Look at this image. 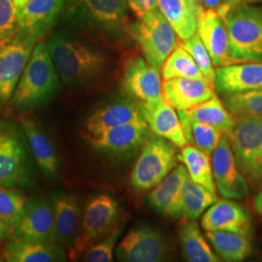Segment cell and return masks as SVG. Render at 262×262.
Here are the masks:
<instances>
[{
	"mask_svg": "<svg viewBox=\"0 0 262 262\" xmlns=\"http://www.w3.org/2000/svg\"><path fill=\"white\" fill-rule=\"evenodd\" d=\"M0 256L7 262L66 261V253L58 243L10 239L3 245Z\"/></svg>",
	"mask_w": 262,
	"mask_h": 262,
	"instance_id": "obj_25",
	"label": "cell"
},
{
	"mask_svg": "<svg viewBox=\"0 0 262 262\" xmlns=\"http://www.w3.org/2000/svg\"><path fill=\"white\" fill-rule=\"evenodd\" d=\"M77 1H79V0H66V3L68 6H71V5H73L74 3H76Z\"/></svg>",
	"mask_w": 262,
	"mask_h": 262,
	"instance_id": "obj_46",
	"label": "cell"
},
{
	"mask_svg": "<svg viewBox=\"0 0 262 262\" xmlns=\"http://www.w3.org/2000/svg\"><path fill=\"white\" fill-rule=\"evenodd\" d=\"M66 0H28L17 9L18 29L37 38L44 36L56 25Z\"/></svg>",
	"mask_w": 262,
	"mask_h": 262,
	"instance_id": "obj_19",
	"label": "cell"
},
{
	"mask_svg": "<svg viewBox=\"0 0 262 262\" xmlns=\"http://www.w3.org/2000/svg\"><path fill=\"white\" fill-rule=\"evenodd\" d=\"M17 30V8L13 0H0V42L12 37Z\"/></svg>",
	"mask_w": 262,
	"mask_h": 262,
	"instance_id": "obj_39",
	"label": "cell"
},
{
	"mask_svg": "<svg viewBox=\"0 0 262 262\" xmlns=\"http://www.w3.org/2000/svg\"><path fill=\"white\" fill-rule=\"evenodd\" d=\"M187 144L204 151L208 156L213 155L223 136V132L205 122L192 121L178 111Z\"/></svg>",
	"mask_w": 262,
	"mask_h": 262,
	"instance_id": "obj_32",
	"label": "cell"
},
{
	"mask_svg": "<svg viewBox=\"0 0 262 262\" xmlns=\"http://www.w3.org/2000/svg\"><path fill=\"white\" fill-rule=\"evenodd\" d=\"M225 103L227 110L234 116L262 115V88L226 94Z\"/></svg>",
	"mask_w": 262,
	"mask_h": 262,
	"instance_id": "obj_36",
	"label": "cell"
},
{
	"mask_svg": "<svg viewBox=\"0 0 262 262\" xmlns=\"http://www.w3.org/2000/svg\"><path fill=\"white\" fill-rule=\"evenodd\" d=\"M187 176L186 166L180 164L173 169L150 192V207L171 219L183 217V188Z\"/></svg>",
	"mask_w": 262,
	"mask_h": 262,
	"instance_id": "obj_20",
	"label": "cell"
},
{
	"mask_svg": "<svg viewBox=\"0 0 262 262\" xmlns=\"http://www.w3.org/2000/svg\"><path fill=\"white\" fill-rule=\"evenodd\" d=\"M236 163L250 184H262V115L236 116L228 135Z\"/></svg>",
	"mask_w": 262,
	"mask_h": 262,
	"instance_id": "obj_5",
	"label": "cell"
},
{
	"mask_svg": "<svg viewBox=\"0 0 262 262\" xmlns=\"http://www.w3.org/2000/svg\"><path fill=\"white\" fill-rule=\"evenodd\" d=\"M215 90L222 94L244 93L262 88V62L222 66L215 71Z\"/></svg>",
	"mask_w": 262,
	"mask_h": 262,
	"instance_id": "obj_24",
	"label": "cell"
},
{
	"mask_svg": "<svg viewBox=\"0 0 262 262\" xmlns=\"http://www.w3.org/2000/svg\"><path fill=\"white\" fill-rule=\"evenodd\" d=\"M54 207L58 243L69 251L74 246L80 232L83 211L77 196L63 191H55L51 195Z\"/></svg>",
	"mask_w": 262,
	"mask_h": 262,
	"instance_id": "obj_22",
	"label": "cell"
},
{
	"mask_svg": "<svg viewBox=\"0 0 262 262\" xmlns=\"http://www.w3.org/2000/svg\"><path fill=\"white\" fill-rule=\"evenodd\" d=\"M257 1H261V0H227L226 4L229 5L230 7H233L239 4H248L252 2H257Z\"/></svg>",
	"mask_w": 262,
	"mask_h": 262,
	"instance_id": "obj_44",
	"label": "cell"
},
{
	"mask_svg": "<svg viewBox=\"0 0 262 262\" xmlns=\"http://www.w3.org/2000/svg\"><path fill=\"white\" fill-rule=\"evenodd\" d=\"M28 1V0H13V2H14V4H15L17 9H20Z\"/></svg>",
	"mask_w": 262,
	"mask_h": 262,
	"instance_id": "obj_45",
	"label": "cell"
},
{
	"mask_svg": "<svg viewBox=\"0 0 262 262\" xmlns=\"http://www.w3.org/2000/svg\"><path fill=\"white\" fill-rule=\"evenodd\" d=\"M188 119L214 125L225 135H229L234 126L235 117L227 110L217 96L214 95L204 102L186 110H180Z\"/></svg>",
	"mask_w": 262,
	"mask_h": 262,
	"instance_id": "obj_28",
	"label": "cell"
},
{
	"mask_svg": "<svg viewBox=\"0 0 262 262\" xmlns=\"http://www.w3.org/2000/svg\"><path fill=\"white\" fill-rule=\"evenodd\" d=\"M168 247L158 229L142 226L132 229L116 249V256L123 262H159L166 259Z\"/></svg>",
	"mask_w": 262,
	"mask_h": 262,
	"instance_id": "obj_13",
	"label": "cell"
},
{
	"mask_svg": "<svg viewBox=\"0 0 262 262\" xmlns=\"http://www.w3.org/2000/svg\"><path fill=\"white\" fill-rule=\"evenodd\" d=\"M202 5H204L207 9H213L216 11L220 7L226 4L227 0H201Z\"/></svg>",
	"mask_w": 262,
	"mask_h": 262,
	"instance_id": "obj_42",
	"label": "cell"
},
{
	"mask_svg": "<svg viewBox=\"0 0 262 262\" xmlns=\"http://www.w3.org/2000/svg\"><path fill=\"white\" fill-rule=\"evenodd\" d=\"M213 176L220 194L228 199H244L249 195V185L238 167L229 138L223 134L213 152Z\"/></svg>",
	"mask_w": 262,
	"mask_h": 262,
	"instance_id": "obj_14",
	"label": "cell"
},
{
	"mask_svg": "<svg viewBox=\"0 0 262 262\" xmlns=\"http://www.w3.org/2000/svg\"><path fill=\"white\" fill-rule=\"evenodd\" d=\"M176 34L159 8L138 18L133 27V35L145 59L158 69L162 67L166 58L177 48Z\"/></svg>",
	"mask_w": 262,
	"mask_h": 262,
	"instance_id": "obj_7",
	"label": "cell"
},
{
	"mask_svg": "<svg viewBox=\"0 0 262 262\" xmlns=\"http://www.w3.org/2000/svg\"><path fill=\"white\" fill-rule=\"evenodd\" d=\"M122 84L124 93L139 103L155 104L164 100L159 69L143 57L132 58L126 63Z\"/></svg>",
	"mask_w": 262,
	"mask_h": 262,
	"instance_id": "obj_15",
	"label": "cell"
},
{
	"mask_svg": "<svg viewBox=\"0 0 262 262\" xmlns=\"http://www.w3.org/2000/svg\"><path fill=\"white\" fill-rule=\"evenodd\" d=\"M119 204L113 197L100 194L92 198L83 213L80 232L69 257L77 259L93 245L108 234L118 224Z\"/></svg>",
	"mask_w": 262,
	"mask_h": 262,
	"instance_id": "obj_8",
	"label": "cell"
},
{
	"mask_svg": "<svg viewBox=\"0 0 262 262\" xmlns=\"http://www.w3.org/2000/svg\"><path fill=\"white\" fill-rule=\"evenodd\" d=\"M216 201L215 193L187 176L183 188V217L196 220Z\"/></svg>",
	"mask_w": 262,
	"mask_h": 262,
	"instance_id": "obj_33",
	"label": "cell"
},
{
	"mask_svg": "<svg viewBox=\"0 0 262 262\" xmlns=\"http://www.w3.org/2000/svg\"><path fill=\"white\" fill-rule=\"evenodd\" d=\"M38 38L18 29L0 42V107L9 103Z\"/></svg>",
	"mask_w": 262,
	"mask_h": 262,
	"instance_id": "obj_9",
	"label": "cell"
},
{
	"mask_svg": "<svg viewBox=\"0 0 262 262\" xmlns=\"http://www.w3.org/2000/svg\"><path fill=\"white\" fill-rule=\"evenodd\" d=\"M180 241L185 258L190 262H217L220 257L211 249L195 220L184 221L180 226Z\"/></svg>",
	"mask_w": 262,
	"mask_h": 262,
	"instance_id": "obj_29",
	"label": "cell"
},
{
	"mask_svg": "<svg viewBox=\"0 0 262 262\" xmlns=\"http://www.w3.org/2000/svg\"><path fill=\"white\" fill-rule=\"evenodd\" d=\"M127 2L137 18H141L151 11L158 9L157 0H127Z\"/></svg>",
	"mask_w": 262,
	"mask_h": 262,
	"instance_id": "obj_40",
	"label": "cell"
},
{
	"mask_svg": "<svg viewBox=\"0 0 262 262\" xmlns=\"http://www.w3.org/2000/svg\"><path fill=\"white\" fill-rule=\"evenodd\" d=\"M11 239L58 243L51 198L37 195L28 200L26 211L14 228Z\"/></svg>",
	"mask_w": 262,
	"mask_h": 262,
	"instance_id": "obj_11",
	"label": "cell"
},
{
	"mask_svg": "<svg viewBox=\"0 0 262 262\" xmlns=\"http://www.w3.org/2000/svg\"><path fill=\"white\" fill-rule=\"evenodd\" d=\"M142 119L139 103L131 97L118 98L97 108L88 118L85 134H94Z\"/></svg>",
	"mask_w": 262,
	"mask_h": 262,
	"instance_id": "obj_23",
	"label": "cell"
},
{
	"mask_svg": "<svg viewBox=\"0 0 262 262\" xmlns=\"http://www.w3.org/2000/svg\"><path fill=\"white\" fill-rule=\"evenodd\" d=\"M150 127L142 119L109 129L86 134L85 138L95 150L115 157L129 156L150 136Z\"/></svg>",
	"mask_w": 262,
	"mask_h": 262,
	"instance_id": "obj_12",
	"label": "cell"
},
{
	"mask_svg": "<svg viewBox=\"0 0 262 262\" xmlns=\"http://www.w3.org/2000/svg\"><path fill=\"white\" fill-rule=\"evenodd\" d=\"M60 89V78L43 43L36 44L10 99L13 110L26 111L48 103Z\"/></svg>",
	"mask_w": 262,
	"mask_h": 262,
	"instance_id": "obj_2",
	"label": "cell"
},
{
	"mask_svg": "<svg viewBox=\"0 0 262 262\" xmlns=\"http://www.w3.org/2000/svg\"><path fill=\"white\" fill-rule=\"evenodd\" d=\"M231 53L239 61L262 62V7L239 4L223 18Z\"/></svg>",
	"mask_w": 262,
	"mask_h": 262,
	"instance_id": "obj_4",
	"label": "cell"
},
{
	"mask_svg": "<svg viewBox=\"0 0 262 262\" xmlns=\"http://www.w3.org/2000/svg\"><path fill=\"white\" fill-rule=\"evenodd\" d=\"M127 4V0H79L68 6L66 16L78 28L115 32L125 21Z\"/></svg>",
	"mask_w": 262,
	"mask_h": 262,
	"instance_id": "obj_10",
	"label": "cell"
},
{
	"mask_svg": "<svg viewBox=\"0 0 262 262\" xmlns=\"http://www.w3.org/2000/svg\"><path fill=\"white\" fill-rule=\"evenodd\" d=\"M122 234V227L116 225L112 230L93 244L84 253L83 260L88 262H110L113 260L115 247Z\"/></svg>",
	"mask_w": 262,
	"mask_h": 262,
	"instance_id": "obj_38",
	"label": "cell"
},
{
	"mask_svg": "<svg viewBox=\"0 0 262 262\" xmlns=\"http://www.w3.org/2000/svg\"><path fill=\"white\" fill-rule=\"evenodd\" d=\"M197 30L214 66L222 67L241 62L232 56L225 20L216 11L204 10L198 19Z\"/></svg>",
	"mask_w": 262,
	"mask_h": 262,
	"instance_id": "obj_16",
	"label": "cell"
},
{
	"mask_svg": "<svg viewBox=\"0 0 262 262\" xmlns=\"http://www.w3.org/2000/svg\"><path fill=\"white\" fill-rule=\"evenodd\" d=\"M13 227L0 215V242L11 239Z\"/></svg>",
	"mask_w": 262,
	"mask_h": 262,
	"instance_id": "obj_41",
	"label": "cell"
},
{
	"mask_svg": "<svg viewBox=\"0 0 262 262\" xmlns=\"http://www.w3.org/2000/svg\"><path fill=\"white\" fill-rule=\"evenodd\" d=\"M176 158L172 143L159 136L148 138L132 169L131 186L138 191L157 187L174 169Z\"/></svg>",
	"mask_w": 262,
	"mask_h": 262,
	"instance_id": "obj_6",
	"label": "cell"
},
{
	"mask_svg": "<svg viewBox=\"0 0 262 262\" xmlns=\"http://www.w3.org/2000/svg\"><path fill=\"white\" fill-rule=\"evenodd\" d=\"M47 47L59 78L66 85L91 83L107 69L105 53L69 33H56L48 41Z\"/></svg>",
	"mask_w": 262,
	"mask_h": 262,
	"instance_id": "obj_1",
	"label": "cell"
},
{
	"mask_svg": "<svg viewBox=\"0 0 262 262\" xmlns=\"http://www.w3.org/2000/svg\"><path fill=\"white\" fill-rule=\"evenodd\" d=\"M201 225L206 231L220 230L244 236L253 234L252 217L239 203L228 198L221 199L202 215Z\"/></svg>",
	"mask_w": 262,
	"mask_h": 262,
	"instance_id": "obj_17",
	"label": "cell"
},
{
	"mask_svg": "<svg viewBox=\"0 0 262 262\" xmlns=\"http://www.w3.org/2000/svg\"><path fill=\"white\" fill-rule=\"evenodd\" d=\"M178 159L185 164L191 180L216 194L213 168L207 154L191 145H187L182 148Z\"/></svg>",
	"mask_w": 262,
	"mask_h": 262,
	"instance_id": "obj_31",
	"label": "cell"
},
{
	"mask_svg": "<svg viewBox=\"0 0 262 262\" xmlns=\"http://www.w3.org/2000/svg\"><path fill=\"white\" fill-rule=\"evenodd\" d=\"M198 1H201V0H198ZM201 3H202V2H201Z\"/></svg>",
	"mask_w": 262,
	"mask_h": 262,
	"instance_id": "obj_47",
	"label": "cell"
},
{
	"mask_svg": "<svg viewBox=\"0 0 262 262\" xmlns=\"http://www.w3.org/2000/svg\"><path fill=\"white\" fill-rule=\"evenodd\" d=\"M181 46L192 56L197 66L200 68L204 78L209 82L215 84V71L213 67L214 64L210 54L199 34L195 33L191 37L183 40Z\"/></svg>",
	"mask_w": 262,
	"mask_h": 262,
	"instance_id": "obj_37",
	"label": "cell"
},
{
	"mask_svg": "<svg viewBox=\"0 0 262 262\" xmlns=\"http://www.w3.org/2000/svg\"><path fill=\"white\" fill-rule=\"evenodd\" d=\"M215 89L206 79L173 78L163 81L162 95L165 102L180 111L210 99L215 95Z\"/></svg>",
	"mask_w": 262,
	"mask_h": 262,
	"instance_id": "obj_18",
	"label": "cell"
},
{
	"mask_svg": "<svg viewBox=\"0 0 262 262\" xmlns=\"http://www.w3.org/2000/svg\"><path fill=\"white\" fill-rule=\"evenodd\" d=\"M28 203V197L21 190L0 187V215L13 227V230L24 215Z\"/></svg>",
	"mask_w": 262,
	"mask_h": 262,
	"instance_id": "obj_35",
	"label": "cell"
},
{
	"mask_svg": "<svg viewBox=\"0 0 262 262\" xmlns=\"http://www.w3.org/2000/svg\"><path fill=\"white\" fill-rule=\"evenodd\" d=\"M32 158L20 124L0 118V187L23 190L33 187Z\"/></svg>",
	"mask_w": 262,
	"mask_h": 262,
	"instance_id": "obj_3",
	"label": "cell"
},
{
	"mask_svg": "<svg viewBox=\"0 0 262 262\" xmlns=\"http://www.w3.org/2000/svg\"><path fill=\"white\" fill-rule=\"evenodd\" d=\"M164 80L173 78H197L205 79L200 68L187 51L179 46L166 58L162 66Z\"/></svg>",
	"mask_w": 262,
	"mask_h": 262,
	"instance_id": "obj_34",
	"label": "cell"
},
{
	"mask_svg": "<svg viewBox=\"0 0 262 262\" xmlns=\"http://www.w3.org/2000/svg\"><path fill=\"white\" fill-rule=\"evenodd\" d=\"M158 7L182 40L195 34L203 5L198 0H157Z\"/></svg>",
	"mask_w": 262,
	"mask_h": 262,
	"instance_id": "obj_27",
	"label": "cell"
},
{
	"mask_svg": "<svg viewBox=\"0 0 262 262\" xmlns=\"http://www.w3.org/2000/svg\"><path fill=\"white\" fill-rule=\"evenodd\" d=\"M19 124L27 137L32 156L44 176L55 180L59 175V159L53 143L36 122L29 118H20Z\"/></svg>",
	"mask_w": 262,
	"mask_h": 262,
	"instance_id": "obj_26",
	"label": "cell"
},
{
	"mask_svg": "<svg viewBox=\"0 0 262 262\" xmlns=\"http://www.w3.org/2000/svg\"><path fill=\"white\" fill-rule=\"evenodd\" d=\"M139 106L142 118L149 125L150 132L178 148L187 146V138L175 108L164 100L155 104L139 103Z\"/></svg>",
	"mask_w": 262,
	"mask_h": 262,
	"instance_id": "obj_21",
	"label": "cell"
},
{
	"mask_svg": "<svg viewBox=\"0 0 262 262\" xmlns=\"http://www.w3.org/2000/svg\"><path fill=\"white\" fill-rule=\"evenodd\" d=\"M206 239L213 246L219 256L225 261H242L253 251L248 236L213 230L207 231Z\"/></svg>",
	"mask_w": 262,
	"mask_h": 262,
	"instance_id": "obj_30",
	"label": "cell"
},
{
	"mask_svg": "<svg viewBox=\"0 0 262 262\" xmlns=\"http://www.w3.org/2000/svg\"><path fill=\"white\" fill-rule=\"evenodd\" d=\"M253 206H254L255 211H256L259 215H262V190L260 192H258V194L254 198V200H253Z\"/></svg>",
	"mask_w": 262,
	"mask_h": 262,
	"instance_id": "obj_43",
	"label": "cell"
}]
</instances>
